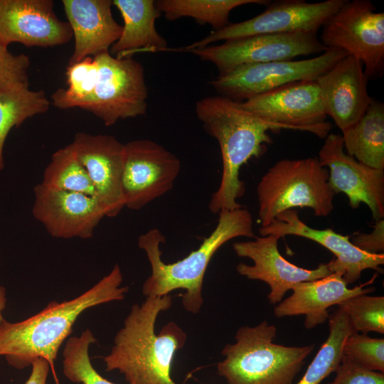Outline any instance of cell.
Masks as SVG:
<instances>
[{
	"label": "cell",
	"mask_w": 384,
	"mask_h": 384,
	"mask_svg": "<svg viewBox=\"0 0 384 384\" xmlns=\"http://www.w3.org/2000/svg\"><path fill=\"white\" fill-rule=\"evenodd\" d=\"M118 265L91 288L70 300L50 302L38 314L18 322L4 320L0 326V356L11 366L22 370L38 358L50 366L78 316L87 309L121 301L129 290L121 286Z\"/></svg>",
	"instance_id": "6da1fadb"
},
{
	"label": "cell",
	"mask_w": 384,
	"mask_h": 384,
	"mask_svg": "<svg viewBox=\"0 0 384 384\" xmlns=\"http://www.w3.org/2000/svg\"><path fill=\"white\" fill-rule=\"evenodd\" d=\"M196 114L203 128L218 142L223 162L217 190L208 209L213 214L242 207L238 199L245 193L240 170L250 159L262 156L272 143L269 131L287 129L243 109L240 102L218 95L197 101Z\"/></svg>",
	"instance_id": "7a4b0ae2"
},
{
	"label": "cell",
	"mask_w": 384,
	"mask_h": 384,
	"mask_svg": "<svg viewBox=\"0 0 384 384\" xmlns=\"http://www.w3.org/2000/svg\"><path fill=\"white\" fill-rule=\"evenodd\" d=\"M171 304L172 297L166 294L147 297L142 304L132 305L110 353L103 357L106 371L118 370L129 384H179L171 378V369L186 334L172 321L155 333L158 315Z\"/></svg>",
	"instance_id": "3957f363"
},
{
	"label": "cell",
	"mask_w": 384,
	"mask_h": 384,
	"mask_svg": "<svg viewBox=\"0 0 384 384\" xmlns=\"http://www.w3.org/2000/svg\"><path fill=\"white\" fill-rule=\"evenodd\" d=\"M254 238L253 220L243 207L218 213L216 227L201 245L186 257L173 263L161 260L160 246L165 237L157 228L149 230L138 238L151 267V274L144 281L142 293L147 297H162L174 290L183 289L182 304L190 313L198 314L203 304L202 289L205 273L218 250L228 241L238 238Z\"/></svg>",
	"instance_id": "277c9868"
},
{
	"label": "cell",
	"mask_w": 384,
	"mask_h": 384,
	"mask_svg": "<svg viewBox=\"0 0 384 384\" xmlns=\"http://www.w3.org/2000/svg\"><path fill=\"white\" fill-rule=\"evenodd\" d=\"M277 328L266 320L240 327L235 343L221 351L217 371L228 384H293L314 345L287 346L274 342Z\"/></svg>",
	"instance_id": "5b68a950"
},
{
	"label": "cell",
	"mask_w": 384,
	"mask_h": 384,
	"mask_svg": "<svg viewBox=\"0 0 384 384\" xmlns=\"http://www.w3.org/2000/svg\"><path fill=\"white\" fill-rule=\"evenodd\" d=\"M256 191L260 228L296 208H310L318 217L329 215L334 208L329 171L317 157L278 161L262 176Z\"/></svg>",
	"instance_id": "8992f818"
},
{
	"label": "cell",
	"mask_w": 384,
	"mask_h": 384,
	"mask_svg": "<svg viewBox=\"0 0 384 384\" xmlns=\"http://www.w3.org/2000/svg\"><path fill=\"white\" fill-rule=\"evenodd\" d=\"M320 41L361 61L368 80L384 73V13L369 0L346 1L322 26Z\"/></svg>",
	"instance_id": "52a82bcc"
},
{
	"label": "cell",
	"mask_w": 384,
	"mask_h": 384,
	"mask_svg": "<svg viewBox=\"0 0 384 384\" xmlns=\"http://www.w3.org/2000/svg\"><path fill=\"white\" fill-rule=\"evenodd\" d=\"M98 76L91 95L78 104L111 126L119 119L144 115L148 89L142 65L132 57L117 58L109 51L94 56Z\"/></svg>",
	"instance_id": "ba28073f"
},
{
	"label": "cell",
	"mask_w": 384,
	"mask_h": 384,
	"mask_svg": "<svg viewBox=\"0 0 384 384\" xmlns=\"http://www.w3.org/2000/svg\"><path fill=\"white\" fill-rule=\"evenodd\" d=\"M346 55L342 50L328 49L309 59L242 65L210 84L220 96L242 102L294 82L316 81Z\"/></svg>",
	"instance_id": "9c48e42d"
},
{
	"label": "cell",
	"mask_w": 384,
	"mask_h": 384,
	"mask_svg": "<svg viewBox=\"0 0 384 384\" xmlns=\"http://www.w3.org/2000/svg\"><path fill=\"white\" fill-rule=\"evenodd\" d=\"M345 0L307 2L304 0H279L267 4L263 12L235 23L213 30L204 38L169 51L189 52L220 41H230L262 34L297 32L317 33L327 18L336 11Z\"/></svg>",
	"instance_id": "30bf717a"
},
{
	"label": "cell",
	"mask_w": 384,
	"mask_h": 384,
	"mask_svg": "<svg viewBox=\"0 0 384 384\" xmlns=\"http://www.w3.org/2000/svg\"><path fill=\"white\" fill-rule=\"evenodd\" d=\"M327 50L317 33L297 32L240 38L189 52L213 63L223 75L242 65L291 60Z\"/></svg>",
	"instance_id": "8fae6325"
},
{
	"label": "cell",
	"mask_w": 384,
	"mask_h": 384,
	"mask_svg": "<svg viewBox=\"0 0 384 384\" xmlns=\"http://www.w3.org/2000/svg\"><path fill=\"white\" fill-rule=\"evenodd\" d=\"M240 106L287 129L307 132L324 139L332 128L326 122L320 89L316 81L294 82L240 102Z\"/></svg>",
	"instance_id": "7c38bea8"
},
{
	"label": "cell",
	"mask_w": 384,
	"mask_h": 384,
	"mask_svg": "<svg viewBox=\"0 0 384 384\" xmlns=\"http://www.w3.org/2000/svg\"><path fill=\"white\" fill-rule=\"evenodd\" d=\"M181 171L180 160L149 139L125 144L122 188L124 207L138 210L169 192Z\"/></svg>",
	"instance_id": "4fadbf2b"
},
{
	"label": "cell",
	"mask_w": 384,
	"mask_h": 384,
	"mask_svg": "<svg viewBox=\"0 0 384 384\" xmlns=\"http://www.w3.org/2000/svg\"><path fill=\"white\" fill-rule=\"evenodd\" d=\"M329 171V183L335 194L343 193L353 209L366 204L373 218H384V170L366 166L346 153L341 134L329 133L317 157Z\"/></svg>",
	"instance_id": "5bb4252c"
},
{
	"label": "cell",
	"mask_w": 384,
	"mask_h": 384,
	"mask_svg": "<svg viewBox=\"0 0 384 384\" xmlns=\"http://www.w3.org/2000/svg\"><path fill=\"white\" fill-rule=\"evenodd\" d=\"M279 238L274 235L255 236L253 240L233 245L235 254L253 262L252 265L243 262L236 266L237 272L249 279L260 280L270 286L267 295L272 304L279 303L287 292L297 283L325 277L331 272L327 264L321 263L316 269L300 267L287 260L278 250Z\"/></svg>",
	"instance_id": "9a60e30c"
},
{
	"label": "cell",
	"mask_w": 384,
	"mask_h": 384,
	"mask_svg": "<svg viewBox=\"0 0 384 384\" xmlns=\"http://www.w3.org/2000/svg\"><path fill=\"white\" fill-rule=\"evenodd\" d=\"M32 214L53 238L88 239L106 217L98 200L81 193L35 186Z\"/></svg>",
	"instance_id": "2e32d148"
},
{
	"label": "cell",
	"mask_w": 384,
	"mask_h": 384,
	"mask_svg": "<svg viewBox=\"0 0 384 384\" xmlns=\"http://www.w3.org/2000/svg\"><path fill=\"white\" fill-rule=\"evenodd\" d=\"M71 144L88 174L106 217L117 216L124 207L122 180L125 144L109 134L78 132Z\"/></svg>",
	"instance_id": "e0dca14e"
},
{
	"label": "cell",
	"mask_w": 384,
	"mask_h": 384,
	"mask_svg": "<svg viewBox=\"0 0 384 384\" xmlns=\"http://www.w3.org/2000/svg\"><path fill=\"white\" fill-rule=\"evenodd\" d=\"M52 0H0V43L52 47L68 43L73 32L60 20Z\"/></svg>",
	"instance_id": "ac0fdd59"
},
{
	"label": "cell",
	"mask_w": 384,
	"mask_h": 384,
	"mask_svg": "<svg viewBox=\"0 0 384 384\" xmlns=\"http://www.w3.org/2000/svg\"><path fill=\"white\" fill-rule=\"evenodd\" d=\"M261 236L274 235L279 238L287 235L302 237L314 241L334 255L326 263L331 273L340 272L347 284L354 283L367 269L382 272L384 254H370L356 247L347 235L336 233L331 228H312L302 222L297 211L289 210L279 214L267 227L260 228Z\"/></svg>",
	"instance_id": "d6986e66"
},
{
	"label": "cell",
	"mask_w": 384,
	"mask_h": 384,
	"mask_svg": "<svg viewBox=\"0 0 384 384\" xmlns=\"http://www.w3.org/2000/svg\"><path fill=\"white\" fill-rule=\"evenodd\" d=\"M368 81L361 61L348 55L316 80L326 114L341 132L353 125L368 107L373 98Z\"/></svg>",
	"instance_id": "ffe728a7"
},
{
	"label": "cell",
	"mask_w": 384,
	"mask_h": 384,
	"mask_svg": "<svg viewBox=\"0 0 384 384\" xmlns=\"http://www.w3.org/2000/svg\"><path fill=\"white\" fill-rule=\"evenodd\" d=\"M64 11L75 40L69 65L95 56L119 38L122 26L113 18L111 0H63Z\"/></svg>",
	"instance_id": "44dd1931"
},
{
	"label": "cell",
	"mask_w": 384,
	"mask_h": 384,
	"mask_svg": "<svg viewBox=\"0 0 384 384\" xmlns=\"http://www.w3.org/2000/svg\"><path fill=\"white\" fill-rule=\"evenodd\" d=\"M366 284L349 289L340 272L297 283L292 288V295L282 300L274 307V316L282 318L304 315L305 328L312 329L326 321L330 314L328 311L329 307L338 305L355 296L368 294L375 291L373 287H365Z\"/></svg>",
	"instance_id": "7402d4cb"
},
{
	"label": "cell",
	"mask_w": 384,
	"mask_h": 384,
	"mask_svg": "<svg viewBox=\"0 0 384 384\" xmlns=\"http://www.w3.org/2000/svg\"><path fill=\"white\" fill-rule=\"evenodd\" d=\"M124 21L119 38L112 46L111 55L117 58L140 53H156L167 48L165 38L155 28L160 16L153 0H114Z\"/></svg>",
	"instance_id": "603a6c76"
},
{
	"label": "cell",
	"mask_w": 384,
	"mask_h": 384,
	"mask_svg": "<svg viewBox=\"0 0 384 384\" xmlns=\"http://www.w3.org/2000/svg\"><path fill=\"white\" fill-rule=\"evenodd\" d=\"M344 151L359 162L384 170V104L372 99L363 116L341 132Z\"/></svg>",
	"instance_id": "cb8c5ba5"
},
{
	"label": "cell",
	"mask_w": 384,
	"mask_h": 384,
	"mask_svg": "<svg viewBox=\"0 0 384 384\" xmlns=\"http://www.w3.org/2000/svg\"><path fill=\"white\" fill-rule=\"evenodd\" d=\"M268 2L265 0H159L155 1V5L169 21L191 17L219 30L230 23L229 16L234 9L245 4Z\"/></svg>",
	"instance_id": "d4e9b609"
},
{
	"label": "cell",
	"mask_w": 384,
	"mask_h": 384,
	"mask_svg": "<svg viewBox=\"0 0 384 384\" xmlns=\"http://www.w3.org/2000/svg\"><path fill=\"white\" fill-rule=\"evenodd\" d=\"M328 320L329 336L296 384H320L334 373L343 356L342 349L346 338L356 333L346 314L338 306L329 314Z\"/></svg>",
	"instance_id": "484cf974"
},
{
	"label": "cell",
	"mask_w": 384,
	"mask_h": 384,
	"mask_svg": "<svg viewBox=\"0 0 384 384\" xmlns=\"http://www.w3.org/2000/svg\"><path fill=\"white\" fill-rule=\"evenodd\" d=\"M50 104L41 90L23 87L0 90V170L4 167V146L11 129L28 118L46 112Z\"/></svg>",
	"instance_id": "4316f807"
},
{
	"label": "cell",
	"mask_w": 384,
	"mask_h": 384,
	"mask_svg": "<svg viewBox=\"0 0 384 384\" xmlns=\"http://www.w3.org/2000/svg\"><path fill=\"white\" fill-rule=\"evenodd\" d=\"M41 183L54 189L95 197L88 174L79 161L71 144L53 154Z\"/></svg>",
	"instance_id": "83f0119b"
},
{
	"label": "cell",
	"mask_w": 384,
	"mask_h": 384,
	"mask_svg": "<svg viewBox=\"0 0 384 384\" xmlns=\"http://www.w3.org/2000/svg\"><path fill=\"white\" fill-rule=\"evenodd\" d=\"M95 341L90 329L67 340L63 351V372L70 381L82 384H115L99 374L91 363L89 348Z\"/></svg>",
	"instance_id": "f1b7e54d"
},
{
	"label": "cell",
	"mask_w": 384,
	"mask_h": 384,
	"mask_svg": "<svg viewBox=\"0 0 384 384\" xmlns=\"http://www.w3.org/2000/svg\"><path fill=\"white\" fill-rule=\"evenodd\" d=\"M68 88H59L51 95L53 105L59 109L77 107L92 93L98 76V63L95 57H87L70 64L66 68Z\"/></svg>",
	"instance_id": "f546056e"
},
{
	"label": "cell",
	"mask_w": 384,
	"mask_h": 384,
	"mask_svg": "<svg viewBox=\"0 0 384 384\" xmlns=\"http://www.w3.org/2000/svg\"><path fill=\"white\" fill-rule=\"evenodd\" d=\"M338 306L348 316L356 333L384 334V297L361 294L341 302Z\"/></svg>",
	"instance_id": "4dcf8cb0"
},
{
	"label": "cell",
	"mask_w": 384,
	"mask_h": 384,
	"mask_svg": "<svg viewBox=\"0 0 384 384\" xmlns=\"http://www.w3.org/2000/svg\"><path fill=\"white\" fill-rule=\"evenodd\" d=\"M343 355L368 370L384 373V338L354 333L345 340Z\"/></svg>",
	"instance_id": "1f68e13d"
},
{
	"label": "cell",
	"mask_w": 384,
	"mask_h": 384,
	"mask_svg": "<svg viewBox=\"0 0 384 384\" xmlns=\"http://www.w3.org/2000/svg\"><path fill=\"white\" fill-rule=\"evenodd\" d=\"M29 66L28 55H15L0 43V90L29 87Z\"/></svg>",
	"instance_id": "d6a6232c"
},
{
	"label": "cell",
	"mask_w": 384,
	"mask_h": 384,
	"mask_svg": "<svg viewBox=\"0 0 384 384\" xmlns=\"http://www.w3.org/2000/svg\"><path fill=\"white\" fill-rule=\"evenodd\" d=\"M334 380L326 384H384V373L368 370L343 355Z\"/></svg>",
	"instance_id": "836d02e7"
},
{
	"label": "cell",
	"mask_w": 384,
	"mask_h": 384,
	"mask_svg": "<svg viewBox=\"0 0 384 384\" xmlns=\"http://www.w3.org/2000/svg\"><path fill=\"white\" fill-rule=\"evenodd\" d=\"M351 242L358 249L370 254L383 253L384 220L375 221L370 233H356Z\"/></svg>",
	"instance_id": "e575fe53"
},
{
	"label": "cell",
	"mask_w": 384,
	"mask_h": 384,
	"mask_svg": "<svg viewBox=\"0 0 384 384\" xmlns=\"http://www.w3.org/2000/svg\"><path fill=\"white\" fill-rule=\"evenodd\" d=\"M31 375L25 384H46L50 364L44 358H38L32 365Z\"/></svg>",
	"instance_id": "d590c367"
},
{
	"label": "cell",
	"mask_w": 384,
	"mask_h": 384,
	"mask_svg": "<svg viewBox=\"0 0 384 384\" xmlns=\"http://www.w3.org/2000/svg\"><path fill=\"white\" fill-rule=\"evenodd\" d=\"M6 289L4 287L0 285V326L1 323L5 320L3 317L2 312L6 306Z\"/></svg>",
	"instance_id": "8d00e7d4"
}]
</instances>
